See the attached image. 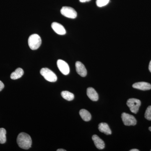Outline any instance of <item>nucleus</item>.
<instances>
[{"instance_id": "obj_1", "label": "nucleus", "mask_w": 151, "mask_h": 151, "mask_svg": "<svg viewBox=\"0 0 151 151\" xmlns=\"http://www.w3.org/2000/svg\"><path fill=\"white\" fill-rule=\"evenodd\" d=\"M17 143L21 148L28 150L31 147L32 141L29 135L22 132L20 133L18 136Z\"/></svg>"}, {"instance_id": "obj_2", "label": "nucleus", "mask_w": 151, "mask_h": 151, "mask_svg": "<svg viewBox=\"0 0 151 151\" xmlns=\"http://www.w3.org/2000/svg\"><path fill=\"white\" fill-rule=\"evenodd\" d=\"M41 39L37 34L32 35L28 39V45L31 49L35 50L37 49L41 45Z\"/></svg>"}, {"instance_id": "obj_3", "label": "nucleus", "mask_w": 151, "mask_h": 151, "mask_svg": "<svg viewBox=\"0 0 151 151\" xmlns=\"http://www.w3.org/2000/svg\"><path fill=\"white\" fill-rule=\"evenodd\" d=\"M40 73L47 81L54 82L57 80V77L56 74L48 68H42Z\"/></svg>"}, {"instance_id": "obj_4", "label": "nucleus", "mask_w": 151, "mask_h": 151, "mask_svg": "<svg viewBox=\"0 0 151 151\" xmlns=\"http://www.w3.org/2000/svg\"><path fill=\"white\" fill-rule=\"evenodd\" d=\"M127 105L132 113L137 114L140 107L141 102L140 100L138 99L131 98L127 101Z\"/></svg>"}, {"instance_id": "obj_5", "label": "nucleus", "mask_w": 151, "mask_h": 151, "mask_svg": "<svg viewBox=\"0 0 151 151\" xmlns=\"http://www.w3.org/2000/svg\"><path fill=\"white\" fill-rule=\"evenodd\" d=\"M63 15L70 19H75L77 17V12L73 8L68 6L63 7L60 10Z\"/></svg>"}, {"instance_id": "obj_6", "label": "nucleus", "mask_w": 151, "mask_h": 151, "mask_svg": "<svg viewBox=\"0 0 151 151\" xmlns=\"http://www.w3.org/2000/svg\"><path fill=\"white\" fill-rule=\"evenodd\" d=\"M122 118L124 124L126 126H135L137 124V121L135 117L128 113H122Z\"/></svg>"}, {"instance_id": "obj_7", "label": "nucleus", "mask_w": 151, "mask_h": 151, "mask_svg": "<svg viewBox=\"0 0 151 151\" xmlns=\"http://www.w3.org/2000/svg\"><path fill=\"white\" fill-rule=\"evenodd\" d=\"M58 67L60 71L65 75L68 74L70 72V68L67 63L62 60H58L57 62Z\"/></svg>"}, {"instance_id": "obj_8", "label": "nucleus", "mask_w": 151, "mask_h": 151, "mask_svg": "<svg viewBox=\"0 0 151 151\" xmlns=\"http://www.w3.org/2000/svg\"><path fill=\"white\" fill-rule=\"evenodd\" d=\"M51 27L56 33L60 35H64L66 33V30L63 26L58 23L56 22L52 23Z\"/></svg>"}, {"instance_id": "obj_9", "label": "nucleus", "mask_w": 151, "mask_h": 151, "mask_svg": "<svg viewBox=\"0 0 151 151\" xmlns=\"http://www.w3.org/2000/svg\"><path fill=\"white\" fill-rule=\"evenodd\" d=\"M76 68L77 73L82 77H85L87 74V70L85 66L80 61L76 63Z\"/></svg>"}, {"instance_id": "obj_10", "label": "nucleus", "mask_w": 151, "mask_h": 151, "mask_svg": "<svg viewBox=\"0 0 151 151\" xmlns=\"http://www.w3.org/2000/svg\"><path fill=\"white\" fill-rule=\"evenodd\" d=\"M133 88L140 90H148L151 89V84L146 82H139L135 83L133 85Z\"/></svg>"}, {"instance_id": "obj_11", "label": "nucleus", "mask_w": 151, "mask_h": 151, "mask_svg": "<svg viewBox=\"0 0 151 151\" xmlns=\"http://www.w3.org/2000/svg\"><path fill=\"white\" fill-rule=\"evenodd\" d=\"M92 139L94 142L96 147L99 150H103L105 148V145L104 141L101 139L98 136L94 135L92 137Z\"/></svg>"}, {"instance_id": "obj_12", "label": "nucleus", "mask_w": 151, "mask_h": 151, "mask_svg": "<svg viewBox=\"0 0 151 151\" xmlns=\"http://www.w3.org/2000/svg\"><path fill=\"white\" fill-rule=\"evenodd\" d=\"M86 94L89 99L92 101H97L98 100L99 97H98V94L94 88L92 87L87 88Z\"/></svg>"}, {"instance_id": "obj_13", "label": "nucleus", "mask_w": 151, "mask_h": 151, "mask_svg": "<svg viewBox=\"0 0 151 151\" xmlns=\"http://www.w3.org/2000/svg\"><path fill=\"white\" fill-rule=\"evenodd\" d=\"M98 129L100 132L104 133L106 135H111L112 132L108 124L105 123H101L99 124Z\"/></svg>"}, {"instance_id": "obj_14", "label": "nucleus", "mask_w": 151, "mask_h": 151, "mask_svg": "<svg viewBox=\"0 0 151 151\" xmlns=\"http://www.w3.org/2000/svg\"><path fill=\"white\" fill-rule=\"evenodd\" d=\"M24 73V72L22 68H19L12 73L10 76L11 78L13 80L19 79L23 75Z\"/></svg>"}, {"instance_id": "obj_15", "label": "nucleus", "mask_w": 151, "mask_h": 151, "mask_svg": "<svg viewBox=\"0 0 151 151\" xmlns=\"http://www.w3.org/2000/svg\"><path fill=\"white\" fill-rule=\"evenodd\" d=\"M79 114L82 119L85 122H89L90 121L92 118L90 113L85 109H81L80 110Z\"/></svg>"}, {"instance_id": "obj_16", "label": "nucleus", "mask_w": 151, "mask_h": 151, "mask_svg": "<svg viewBox=\"0 0 151 151\" xmlns=\"http://www.w3.org/2000/svg\"><path fill=\"white\" fill-rule=\"evenodd\" d=\"M61 95L64 99L68 101H71L73 100L74 98V94L68 91H63L61 92Z\"/></svg>"}, {"instance_id": "obj_17", "label": "nucleus", "mask_w": 151, "mask_h": 151, "mask_svg": "<svg viewBox=\"0 0 151 151\" xmlns=\"http://www.w3.org/2000/svg\"><path fill=\"white\" fill-rule=\"evenodd\" d=\"M6 129L4 128L0 129V144H4L6 141Z\"/></svg>"}, {"instance_id": "obj_18", "label": "nucleus", "mask_w": 151, "mask_h": 151, "mask_svg": "<svg viewBox=\"0 0 151 151\" xmlns=\"http://www.w3.org/2000/svg\"><path fill=\"white\" fill-rule=\"evenodd\" d=\"M110 1V0H97L96 4L97 6L102 7L107 5Z\"/></svg>"}, {"instance_id": "obj_19", "label": "nucleus", "mask_w": 151, "mask_h": 151, "mask_svg": "<svg viewBox=\"0 0 151 151\" xmlns=\"http://www.w3.org/2000/svg\"><path fill=\"white\" fill-rule=\"evenodd\" d=\"M145 118L149 121H151V106H149L145 113Z\"/></svg>"}, {"instance_id": "obj_20", "label": "nucleus", "mask_w": 151, "mask_h": 151, "mask_svg": "<svg viewBox=\"0 0 151 151\" xmlns=\"http://www.w3.org/2000/svg\"><path fill=\"white\" fill-rule=\"evenodd\" d=\"M4 87V85L1 81H0V92L3 90Z\"/></svg>"}, {"instance_id": "obj_21", "label": "nucleus", "mask_w": 151, "mask_h": 151, "mask_svg": "<svg viewBox=\"0 0 151 151\" xmlns=\"http://www.w3.org/2000/svg\"><path fill=\"white\" fill-rule=\"evenodd\" d=\"M90 1H91V0H79V1L81 3H85L86 2H89Z\"/></svg>"}, {"instance_id": "obj_22", "label": "nucleus", "mask_w": 151, "mask_h": 151, "mask_svg": "<svg viewBox=\"0 0 151 151\" xmlns=\"http://www.w3.org/2000/svg\"><path fill=\"white\" fill-rule=\"evenodd\" d=\"M149 69L150 70V72L151 73V60L150 62V64H149Z\"/></svg>"}, {"instance_id": "obj_23", "label": "nucleus", "mask_w": 151, "mask_h": 151, "mask_svg": "<svg viewBox=\"0 0 151 151\" xmlns=\"http://www.w3.org/2000/svg\"><path fill=\"white\" fill-rule=\"evenodd\" d=\"M130 151H139V150L137 149H132V150H130Z\"/></svg>"}, {"instance_id": "obj_24", "label": "nucleus", "mask_w": 151, "mask_h": 151, "mask_svg": "<svg viewBox=\"0 0 151 151\" xmlns=\"http://www.w3.org/2000/svg\"><path fill=\"white\" fill-rule=\"evenodd\" d=\"M57 151H66V150L64 149H58L57 150Z\"/></svg>"}, {"instance_id": "obj_25", "label": "nucleus", "mask_w": 151, "mask_h": 151, "mask_svg": "<svg viewBox=\"0 0 151 151\" xmlns=\"http://www.w3.org/2000/svg\"><path fill=\"white\" fill-rule=\"evenodd\" d=\"M149 130H150V131H151V127H149Z\"/></svg>"}, {"instance_id": "obj_26", "label": "nucleus", "mask_w": 151, "mask_h": 151, "mask_svg": "<svg viewBox=\"0 0 151 151\" xmlns=\"http://www.w3.org/2000/svg\"></svg>"}]
</instances>
